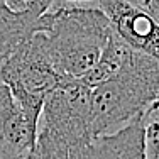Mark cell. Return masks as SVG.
Masks as SVG:
<instances>
[{"label":"cell","instance_id":"obj_16","mask_svg":"<svg viewBox=\"0 0 159 159\" xmlns=\"http://www.w3.org/2000/svg\"><path fill=\"white\" fill-rule=\"evenodd\" d=\"M0 159H2V157H0Z\"/></svg>","mask_w":159,"mask_h":159},{"label":"cell","instance_id":"obj_7","mask_svg":"<svg viewBox=\"0 0 159 159\" xmlns=\"http://www.w3.org/2000/svg\"><path fill=\"white\" fill-rule=\"evenodd\" d=\"M144 112L110 134L95 137L88 147L86 159H146Z\"/></svg>","mask_w":159,"mask_h":159},{"label":"cell","instance_id":"obj_11","mask_svg":"<svg viewBox=\"0 0 159 159\" xmlns=\"http://www.w3.org/2000/svg\"><path fill=\"white\" fill-rule=\"evenodd\" d=\"M9 9L14 12H24L29 9H37L41 12H48L49 7L54 3V0H3Z\"/></svg>","mask_w":159,"mask_h":159},{"label":"cell","instance_id":"obj_3","mask_svg":"<svg viewBox=\"0 0 159 159\" xmlns=\"http://www.w3.org/2000/svg\"><path fill=\"white\" fill-rule=\"evenodd\" d=\"M93 139L92 88L81 80H61L43 105L36 142L59 159H86Z\"/></svg>","mask_w":159,"mask_h":159},{"label":"cell","instance_id":"obj_15","mask_svg":"<svg viewBox=\"0 0 159 159\" xmlns=\"http://www.w3.org/2000/svg\"><path fill=\"white\" fill-rule=\"evenodd\" d=\"M157 100H159V98H157Z\"/></svg>","mask_w":159,"mask_h":159},{"label":"cell","instance_id":"obj_12","mask_svg":"<svg viewBox=\"0 0 159 159\" xmlns=\"http://www.w3.org/2000/svg\"><path fill=\"white\" fill-rule=\"evenodd\" d=\"M130 3L147 10L156 20L159 22V0H129Z\"/></svg>","mask_w":159,"mask_h":159},{"label":"cell","instance_id":"obj_2","mask_svg":"<svg viewBox=\"0 0 159 159\" xmlns=\"http://www.w3.org/2000/svg\"><path fill=\"white\" fill-rule=\"evenodd\" d=\"M159 98V61L134 51L110 80L92 88L93 137L120 129Z\"/></svg>","mask_w":159,"mask_h":159},{"label":"cell","instance_id":"obj_10","mask_svg":"<svg viewBox=\"0 0 159 159\" xmlns=\"http://www.w3.org/2000/svg\"><path fill=\"white\" fill-rule=\"evenodd\" d=\"M142 119L146 159H159V100L146 108Z\"/></svg>","mask_w":159,"mask_h":159},{"label":"cell","instance_id":"obj_4","mask_svg":"<svg viewBox=\"0 0 159 159\" xmlns=\"http://www.w3.org/2000/svg\"><path fill=\"white\" fill-rule=\"evenodd\" d=\"M61 80L64 78L52 66L41 32H34L0 63V81L10 90L19 107L37 124L48 95Z\"/></svg>","mask_w":159,"mask_h":159},{"label":"cell","instance_id":"obj_6","mask_svg":"<svg viewBox=\"0 0 159 159\" xmlns=\"http://www.w3.org/2000/svg\"><path fill=\"white\" fill-rule=\"evenodd\" d=\"M39 124L34 122L0 81V157L24 159L32 152Z\"/></svg>","mask_w":159,"mask_h":159},{"label":"cell","instance_id":"obj_8","mask_svg":"<svg viewBox=\"0 0 159 159\" xmlns=\"http://www.w3.org/2000/svg\"><path fill=\"white\" fill-rule=\"evenodd\" d=\"M43 14L37 9L14 12L0 0V63L37 31V19Z\"/></svg>","mask_w":159,"mask_h":159},{"label":"cell","instance_id":"obj_14","mask_svg":"<svg viewBox=\"0 0 159 159\" xmlns=\"http://www.w3.org/2000/svg\"><path fill=\"white\" fill-rule=\"evenodd\" d=\"M64 2H73V3H93L97 0H64Z\"/></svg>","mask_w":159,"mask_h":159},{"label":"cell","instance_id":"obj_9","mask_svg":"<svg viewBox=\"0 0 159 159\" xmlns=\"http://www.w3.org/2000/svg\"><path fill=\"white\" fill-rule=\"evenodd\" d=\"M132 52H134V49H130L115 32H113V36L107 43V46H105L103 52H102V56L97 61V64L80 80H81L88 88H95L97 85H100V83L110 80L112 76H115V75L127 64V61L132 56Z\"/></svg>","mask_w":159,"mask_h":159},{"label":"cell","instance_id":"obj_1","mask_svg":"<svg viewBox=\"0 0 159 159\" xmlns=\"http://www.w3.org/2000/svg\"><path fill=\"white\" fill-rule=\"evenodd\" d=\"M52 66L63 78H83L100 59L113 36L105 12L93 3L54 0L37 19Z\"/></svg>","mask_w":159,"mask_h":159},{"label":"cell","instance_id":"obj_13","mask_svg":"<svg viewBox=\"0 0 159 159\" xmlns=\"http://www.w3.org/2000/svg\"><path fill=\"white\" fill-rule=\"evenodd\" d=\"M24 159H59L58 156H56L54 152H52L51 149H48L46 146H43V144L36 142V146H34L32 152L29 154L27 157Z\"/></svg>","mask_w":159,"mask_h":159},{"label":"cell","instance_id":"obj_5","mask_svg":"<svg viewBox=\"0 0 159 159\" xmlns=\"http://www.w3.org/2000/svg\"><path fill=\"white\" fill-rule=\"evenodd\" d=\"M112 29L130 49L159 61V22L129 0H97Z\"/></svg>","mask_w":159,"mask_h":159}]
</instances>
